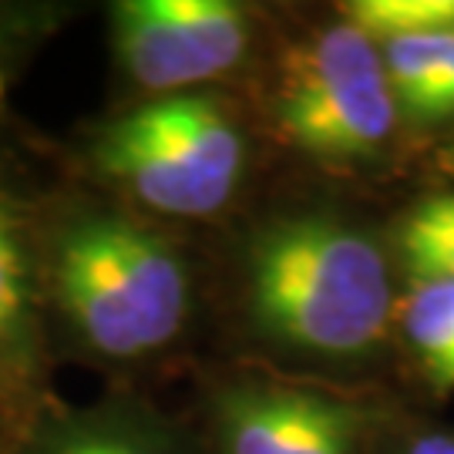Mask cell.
I'll return each instance as SVG.
<instances>
[{
    "mask_svg": "<svg viewBox=\"0 0 454 454\" xmlns=\"http://www.w3.org/2000/svg\"><path fill=\"white\" fill-rule=\"evenodd\" d=\"M41 296L54 360L125 377L168 357L195 317L185 246L91 185L41 195Z\"/></svg>",
    "mask_w": 454,
    "mask_h": 454,
    "instance_id": "6da1fadb",
    "label": "cell"
},
{
    "mask_svg": "<svg viewBox=\"0 0 454 454\" xmlns=\"http://www.w3.org/2000/svg\"><path fill=\"white\" fill-rule=\"evenodd\" d=\"M390 236L320 202L283 206L253 223L236 253V307L246 333L303 377L364 373L397 330Z\"/></svg>",
    "mask_w": 454,
    "mask_h": 454,
    "instance_id": "7a4b0ae2",
    "label": "cell"
},
{
    "mask_svg": "<svg viewBox=\"0 0 454 454\" xmlns=\"http://www.w3.org/2000/svg\"><path fill=\"white\" fill-rule=\"evenodd\" d=\"M82 182L148 219L206 223L236 206L253 138L226 91L129 101L74 148Z\"/></svg>",
    "mask_w": 454,
    "mask_h": 454,
    "instance_id": "3957f363",
    "label": "cell"
},
{
    "mask_svg": "<svg viewBox=\"0 0 454 454\" xmlns=\"http://www.w3.org/2000/svg\"><path fill=\"white\" fill-rule=\"evenodd\" d=\"M266 118L286 145L330 168L380 162L404 131L377 41L343 14L276 54Z\"/></svg>",
    "mask_w": 454,
    "mask_h": 454,
    "instance_id": "277c9868",
    "label": "cell"
},
{
    "mask_svg": "<svg viewBox=\"0 0 454 454\" xmlns=\"http://www.w3.org/2000/svg\"><path fill=\"white\" fill-rule=\"evenodd\" d=\"M209 454H377L387 414L303 373L229 371L202 394Z\"/></svg>",
    "mask_w": 454,
    "mask_h": 454,
    "instance_id": "5b68a950",
    "label": "cell"
},
{
    "mask_svg": "<svg viewBox=\"0 0 454 454\" xmlns=\"http://www.w3.org/2000/svg\"><path fill=\"white\" fill-rule=\"evenodd\" d=\"M108 44L131 101L219 91L256 61L260 14L236 0H114Z\"/></svg>",
    "mask_w": 454,
    "mask_h": 454,
    "instance_id": "8992f818",
    "label": "cell"
},
{
    "mask_svg": "<svg viewBox=\"0 0 454 454\" xmlns=\"http://www.w3.org/2000/svg\"><path fill=\"white\" fill-rule=\"evenodd\" d=\"M37 223L41 195L0 165V418L11 438L58 397L51 390L58 360L44 320Z\"/></svg>",
    "mask_w": 454,
    "mask_h": 454,
    "instance_id": "52a82bcc",
    "label": "cell"
},
{
    "mask_svg": "<svg viewBox=\"0 0 454 454\" xmlns=\"http://www.w3.org/2000/svg\"><path fill=\"white\" fill-rule=\"evenodd\" d=\"M4 454H209L202 434L131 390L88 404L54 397L17 427Z\"/></svg>",
    "mask_w": 454,
    "mask_h": 454,
    "instance_id": "ba28073f",
    "label": "cell"
},
{
    "mask_svg": "<svg viewBox=\"0 0 454 454\" xmlns=\"http://www.w3.org/2000/svg\"><path fill=\"white\" fill-rule=\"evenodd\" d=\"M394 340L404 347L424 384L454 394V283L448 279H404L397 303Z\"/></svg>",
    "mask_w": 454,
    "mask_h": 454,
    "instance_id": "9c48e42d",
    "label": "cell"
},
{
    "mask_svg": "<svg viewBox=\"0 0 454 454\" xmlns=\"http://www.w3.org/2000/svg\"><path fill=\"white\" fill-rule=\"evenodd\" d=\"M390 249L404 279L454 283V189H438L418 199L397 219Z\"/></svg>",
    "mask_w": 454,
    "mask_h": 454,
    "instance_id": "30bf717a",
    "label": "cell"
},
{
    "mask_svg": "<svg viewBox=\"0 0 454 454\" xmlns=\"http://www.w3.org/2000/svg\"><path fill=\"white\" fill-rule=\"evenodd\" d=\"M340 14L373 41L454 31V0H350Z\"/></svg>",
    "mask_w": 454,
    "mask_h": 454,
    "instance_id": "8fae6325",
    "label": "cell"
},
{
    "mask_svg": "<svg viewBox=\"0 0 454 454\" xmlns=\"http://www.w3.org/2000/svg\"><path fill=\"white\" fill-rule=\"evenodd\" d=\"M61 7L48 4H7L0 0V108L4 95L14 82L17 67L27 61V54L44 41L48 31L58 24Z\"/></svg>",
    "mask_w": 454,
    "mask_h": 454,
    "instance_id": "7c38bea8",
    "label": "cell"
},
{
    "mask_svg": "<svg viewBox=\"0 0 454 454\" xmlns=\"http://www.w3.org/2000/svg\"><path fill=\"white\" fill-rule=\"evenodd\" d=\"M401 121L411 131H444L454 129V41L441 58L434 78L401 108Z\"/></svg>",
    "mask_w": 454,
    "mask_h": 454,
    "instance_id": "4fadbf2b",
    "label": "cell"
},
{
    "mask_svg": "<svg viewBox=\"0 0 454 454\" xmlns=\"http://www.w3.org/2000/svg\"><path fill=\"white\" fill-rule=\"evenodd\" d=\"M377 454H454V431L441 424H414L387 434Z\"/></svg>",
    "mask_w": 454,
    "mask_h": 454,
    "instance_id": "5bb4252c",
    "label": "cell"
},
{
    "mask_svg": "<svg viewBox=\"0 0 454 454\" xmlns=\"http://www.w3.org/2000/svg\"><path fill=\"white\" fill-rule=\"evenodd\" d=\"M441 165L448 168V176L454 179V135H451V142H448V148H444V155H441Z\"/></svg>",
    "mask_w": 454,
    "mask_h": 454,
    "instance_id": "9a60e30c",
    "label": "cell"
},
{
    "mask_svg": "<svg viewBox=\"0 0 454 454\" xmlns=\"http://www.w3.org/2000/svg\"><path fill=\"white\" fill-rule=\"evenodd\" d=\"M7 444H11V427H7L4 418H0V454L7 451Z\"/></svg>",
    "mask_w": 454,
    "mask_h": 454,
    "instance_id": "2e32d148",
    "label": "cell"
}]
</instances>
